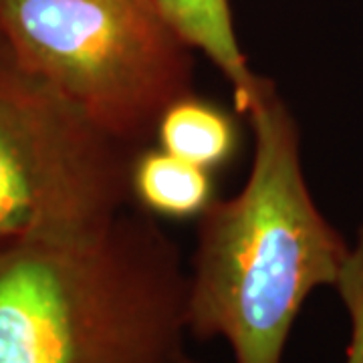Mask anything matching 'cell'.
<instances>
[{
    "label": "cell",
    "mask_w": 363,
    "mask_h": 363,
    "mask_svg": "<svg viewBox=\"0 0 363 363\" xmlns=\"http://www.w3.org/2000/svg\"><path fill=\"white\" fill-rule=\"evenodd\" d=\"M196 51L204 52L230 83L234 107L245 116L262 77L250 71L234 30L230 0H152Z\"/></svg>",
    "instance_id": "obj_5"
},
{
    "label": "cell",
    "mask_w": 363,
    "mask_h": 363,
    "mask_svg": "<svg viewBox=\"0 0 363 363\" xmlns=\"http://www.w3.org/2000/svg\"><path fill=\"white\" fill-rule=\"evenodd\" d=\"M188 335L180 248L138 204L0 248V363H200Z\"/></svg>",
    "instance_id": "obj_1"
},
{
    "label": "cell",
    "mask_w": 363,
    "mask_h": 363,
    "mask_svg": "<svg viewBox=\"0 0 363 363\" xmlns=\"http://www.w3.org/2000/svg\"><path fill=\"white\" fill-rule=\"evenodd\" d=\"M335 286L351 321L345 363H363V226L357 233L355 247H350V255L343 262Z\"/></svg>",
    "instance_id": "obj_8"
},
{
    "label": "cell",
    "mask_w": 363,
    "mask_h": 363,
    "mask_svg": "<svg viewBox=\"0 0 363 363\" xmlns=\"http://www.w3.org/2000/svg\"><path fill=\"white\" fill-rule=\"evenodd\" d=\"M133 202L157 216H200L214 200L210 169L162 147L142 150L131 172Z\"/></svg>",
    "instance_id": "obj_6"
},
{
    "label": "cell",
    "mask_w": 363,
    "mask_h": 363,
    "mask_svg": "<svg viewBox=\"0 0 363 363\" xmlns=\"http://www.w3.org/2000/svg\"><path fill=\"white\" fill-rule=\"evenodd\" d=\"M245 116L250 174L234 198L200 214L188 323L194 337L226 339L234 363H281L305 301L335 286L350 247L313 200L297 121L272 81L262 77Z\"/></svg>",
    "instance_id": "obj_2"
},
{
    "label": "cell",
    "mask_w": 363,
    "mask_h": 363,
    "mask_svg": "<svg viewBox=\"0 0 363 363\" xmlns=\"http://www.w3.org/2000/svg\"><path fill=\"white\" fill-rule=\"evenodd\" d=\"M0 40L95 125L145 150L194 95V47L152 0H0Z\"/></svg>",
    "instance_id": "obj_3"
},
{
    "label": "cell",
    "mask_w": 363,
    "mask_h": 363,
    "mask_svg": "<svg viewBox=\"0 0 363 363\" xmlns=\"http://www.w3.org/2000/svg\"><path fill=\"white\" fill-rule=\"evenodd\" d=\"M140 152L95 125L0 40V248L113 220L135 204Z\"/></svg>",
    "instance_id": "obj_4"
},
{
    "label": "cell",
    "mask_w": 363,
    "mask_h": 363,
    "mask_svg": "<svg viewBox=\"0 0 363 363\" xmlns=\"http://www.w3.org/2000/svg\"><path fill=\"white\" fill-rule=\"evenodd\" d=\"M157 143L174 156L212 169L222 166L236 150V128L216 105L188 95L160 119Z\"/></svg>",
    "instance_id": "obj_7"
}]
</instances>
